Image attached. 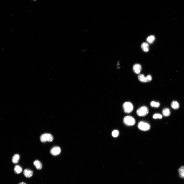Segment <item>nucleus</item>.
<instances>
[{
    "label": "nucleus",
    "mask_w": 184,
    "mask_h": 184,
    "mask_svg": "<svg viewBox=\"0 0 184 184\" xmlns=\"http://www.w3.org/2000/svg\"><path fill=\"white\" fill-rule=\"evenodd\" d=\"M162 114L165 117H168L170 114V109L168 108H165L163 109Z\"/></svg>",
    "instance_id": "obj_12"
},
{
    "label": "nucleus",
    "mask_w": 184,
    "mask_h": 184,
    "mask_svg": "<svg viewBox=\"0 0 184 184\" xmlns=\"http://www.w3.org/2000/svg\"><path fill=\"white\" fill-rule=\"evenodd\" d=\"M153 118L154 119H162V115L159 114H155L153 116Z\"/></svg>",
    "instance_id": "obj_19"
},
{
    "label": "nucleus",
    "mask_w": 184,
    "mask_h": 184,
    "mask_svg": "<svg viewBox=\"0 0 184 184\" xmlns=\"http://www.w3.org/2000/svg\"><path fill=\"white\" fill-rule=\"evenodd\" d=\"M150 105L152 107L158 108L160 107V104L159 102L155 101H152L151 102Z\"/></svg>",
    "instance_id": "obj_18"
},
{
    "label": "nucleus",
    "mask_w": 184,
    "mask_h": 184,
    "mask_svg": "<svg viewBox=\"0 0 184 184\" xmlns=\"http://www.w3.org/2000/svg\"><path fill=\"white\" fill-rule=\"evenodd\" d=\"M123 109L125 112L127 113H131L133 109V105L129 102H126L123 105Z\"/></svg>",
    "instance_id": "obj_3"
},
{
    "label": "nucleus",
    "mask_w": 184,
    "mask_h": 184,
    "mask_svg": "<svg viewBox=\"0 0 184 184\" xmlns=\"http://www.w3.org/2000/svg\"><path fill=\"white\" fill-rule=\"evenodd\" d=\"M141 48L145 52H147L149 50V46L147 43L144 42L141 45Z\"/></svg>",
    "instance_id": "obj_10"
},
{
    "label": "nucleus",
    "mask_w": 184,
    "mask_h": 184,
    "mask_svg": "<svg viewBox=\"0 0 184 184\" xmlns=\"http://www.w3.org/2000/svg\"><path fill=\"white\" fill-rule=\"evenodd\" d=\"M149 113V109L147 107L143 106L138 109L136 111V114L139 116L144 117Z\"/></svg>",
    "instance_id": "obj_1"
},
{
    "label": "nucleus",
    "mask_w": 184,
    "mask_h": 184,
    "mask_svg": "<svg viewBox=\"0 0 184 184\" xmlns=\"http://www.w3.org/2000/svg\"><path fill=\"white\" fill-rule=\"evenodd\" d=\"M123 122L127 126H133L135 124L136 121L134 117L129 116H128L124 118Z\"/></svg>",
    "instance_id": "obj_2"
},
{
    "label": "nucleus",
    "mask_w": 184,
    "mask_h": 184,
    "mask_svg": "<svg viewBox=\"0 0 184 184\" xmlns=\"http://www.w3.org/2000/svg\"><path fill=\"white\" fill-rule=\"evenodd\" d=\"M138 79L141 82L146 83L150 82L152 79V78L150 75H148L146 77H145L144 75L140 74L138 76Z\"/></svg>",
    "instance_id": "obj_5"
},
{
    "label": "nucleus",
    "mask_w": 184,
    "mask_h": 184,
    "mask_svg": "<svg viewBox=\"0 0 184 184\" xmlns=\"http://www.w3.org/2000/svg\"><path fill=\"white\" fill-rule=\"evenodd\" d=\"M133 70L135 74H139L142 71V66L139 64H135L133 66Z\"/></svg>",
    "instance_id": "obj_8"
},
{
    "label": "nucleus",
    "mask_w": 184,
    "mask_h": 184,
    "mask_svg": "<svg viewBox=\"0 0 184 184\" xmlns=\"http://www.w3.org/2000/svg\"><path fill=\"white\" fill-rule=\"evenodd\" d=\"M119 134V132L117 130H114L112 132V135L114 137H117L118 136Z\"/></svg>",
    "instance_id": "obj_20"
},
{
    "label": "nucleus",
    "mask_w": 184,
    "mask_h": 184,
    "mask_svg": "<svg viewBox=\"0 0 184 184\" xmlns=\"http://www.w3.org/2000/svg\"><path fill=\"white\" fill-rule=\"evenodd\" d=\"M20 157L19 155L16 154L14 155L12 158V162L13 163L16 164L18 163L20 159Z\"/></svg>",
    "instance_id": "obj_13"
},
{
    "label": "nucleus",
    "mask_w": 184,
    "mask_h": 184,
    "mask_svg": "<svg viewBox=\"0 0 184 184\" xmlns=\"http://www.w3.org/2000/svg\"><path fill=\"white\" fill-rule=\"evenodd\" d=\"M61 150L60 148L58 147H55L51 150L50 152L53 156H57L60 153Z\"/></svg>",
    "instance_id": "obj_7"
},
{
    "label": "nucleus",
    "mask_w": 184,
    "mask_h": 184,
    "mask_svg": "<svg viewBox=\"0 0 184 184\" xmlns=\"http://www.w3.org/2000/svg\"><path fill=\"white\" fill-rule=\"evenodd\" d=\"M155 40V38L153 35H150L148 36L147 39V41L150 44H152Z\"/></svg>",
    "instance_id": "obj_15"
},
{
    "label": "nucleus",
    "mask_w": 184,
    "mask_h": 184,
    "mask_svg": "<svg viewBox=\"0 0 184 184\" xmlns=\"http://www.w3.org/2000/svg\"><path fill=\"white\" fill-rule=\"evenodd\" d=\"M34 164L38 170H41L42 168V164L41 162L39 161L36 160L34 161Z\"/></svg>",
    "instance_id": "obj_11"
},
{
    "label": "nucleus",
    "mask_w": 184,
    "mask_h": 184,
    "mask_svg": "<svg viewBox=\"0 0 184 184\" xmlns=\"http://www.w3.org/2000/svg\"><path fill=\"white\" fill-rule=\"evenodd\" d=\"M19 184H26V183H24V182H21V183H20Z\"/></svg>",
    "instance_id": "obj_21"
},
{
    "label": "nucleus",
    "mask_w": 184,
    "mask_h": 184,
    "mask_svg": "<svg viewBox=\"0 0 184 184\" xmlns=\"http://www.w3.org/2000/svg\"><path fill=\"white\" fill-rule=\"evenodd\" d=\"M138 127L141 130L146 131L150 129V126L148 123L144 122H141L138 124Z\"/></svg>",
    "instance_id": "obj_6"
},
{
    "label": "nucleus",
    "mask_w": 184,
    "mask_h": 184,
    "mask_svg": "<svg viewBox=\"0 0 184 184\" xmlns=\"http://www.w3.org/2000/svg\"><path fill=\"white\" fill-rule=\"evenodd\" d=\"M171 105L172 108L174 109H178L179 106L178 102L176 101H173L171 104Z\"/></svg>",
    "instance_id": "obj_14"
},
{
    "label": "nucleus",
    "mask_w": 184,
    "mask_h": 184,
    "mask_svg": "<svg viewBox=\"0 0 184 184\" xmlns=\"http://www.w3.org/2000/svg\"><path fill=\"white\" fill-rule=\"evenodd\" d=\"M53 137L52 135L49 133H46L41 135L40 137V139L41 142L45 143L47 141L51 142L53 140Z\"/></svg>",
    "instance_id": "obj_4"
},
{
    "label": "nucleus",
    "mask_w": 184,
    "mask_h": 184,
    "mask_svg": "<svg viewBox=\"0 0 184 184\" xmlns=\"http://www.w3.org/2000/svg\"><path fill=\"white\" fill-rule=\"evenodd\" d=\"M23 174L25 177L29 178L33 176V172L32 170L27 169L24 170Z\"/></svg>",
    "instance_id": "obj_9"
},
{
    "label": "nucleus",
    "mask_w": 184,
    "mask_h": 184,
    "mask_svg": "<svg viewBox=\"0 0 184 184\" xmlns=\"http://www.w3.org/2000/svg\"><path fill=\"white\" fill-rule=\"evenodd\" d=\"M180 177L182 178H184V166H182L178 170Z\"/></svg>",
    "instance_id": "obj_17"
},
{
    "label": "nucleus",
    "mask_w": 184,
    "mask_h": 184,
    "mask_svg": "<svg viewBox=\"0 0 184 184\" xmlns=\"http://www.w3.org/2000/svg\"><path fill=\"white\" fill-rule=\"evenodd\" d=\"M14 171L16 174H19L22 172V169L19 165H16L15 167Z\"/></svg>",
    "instance_id": "obj_16"
}]
</instances>
